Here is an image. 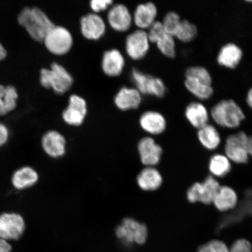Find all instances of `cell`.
<instances>
[{"instance_id": "6da1fadb", "label": "cell", "mask_w": 252, "mask_h": 252, "mask_svg": "<svg viewBox=\"0 0 252 252\" xmlns=\"http://www.w3.org/2000/svg\"><path fill=\"white\" fill-rule=\"evenodd\" d=\"M19 24L36 42H43L46 34L55 26L45 12L38 7H25L17 17Z\"/></svg>"}, {"instance_id": "7a4b0ae2", "label": "cell", "mask_w": 252, "mask_h": 252, "mask_svg": "<svg viewBox=\"0 0 252 252\" xmlns=\"http://www.w3.org/2000/svg\"><path fill=\"white\" fill-rule=\"evenodd\" d=\"M40 83L47 89L63 94L70 89L73 84V78L62 65L53 63L50 68H44L40 70Z\"/></svg>"}, {"instance_id": "3957f363", "label": "cell", "mask_w": 252, "mask_h": 252, "mask_svg": "<svg viewBox=\"0 0 252 252\" xmlns=\"http://www.w3.org/2000/svg\"><path fill=\"white\" fill-rule=\"evenodd\" d=\"M213 121L222 127H239L245 118L241 106L232 99L222 100L216 104L211 110Z\"/></svg>"}, {"instance_id": "277c9868", "label": "cell", "mask_w": 252, "mask_h": 252, "mask_svg": "<svg viewBox=\"0 0 252 252\" xmlns=\"http://www.w3.org/2000/svg\"><path fill=\"white\" fill-rule=\"evenodd\" d=\"M115 234L119 240L126 246L141 245L146 243L149 231L145 223L127 217L123 220L121 224L116 227Z\"/></svg>"}, {"instance_id": "5b68a950", "label": "cell", "mask_w": 252, "mask_h": 252, "mask_svg": "<svg viewBox=\"0 0 252 252\" xmlns=\"http://www.w3.org/2000/svg\"><path fill=\"white\" fill-rule=\"evenodd\" d=\"M43 42L49 52L56 56H63L70 51L73 45V37L67 28L55 25L46 34Z\"/></svg>"}, {"instance_id": "8992f818", "label": "cell", "mask_w": 252, "mask_h": 252, "mask_svg": "<svg viewBox=\"0 0 252 252\" xmlns=\"http://www.w3.org/2000/svg\"><path fill=\"white\" fill-rule=\"evenodd\" d=\"M26 223L21 214L15 212L0 214V238L8 242L18 241L24 235Z\"/></svg>"}, {"instance_id": "52a82bcc", "label": "cell", "mask_w": 252, "mask_h": 252, "mask_svg": "<svg viewBox=\"0 0 252 252\" xmlns=\"http://www.w3.org/2000/svg\"><path fill=\"white\" fill-rule=\"evenodd\" d=\"M220 187L215 178L209 176L203 183H195L188 189V199L190 203H212Z\"/></svg>"}, {"instance_id": "ba28073f", "label": "cell", "mask_w": 252, "mask_h": 252, "mask_svg": "<svg viewBox=\"0 0 252 252\" xmlns=\"http://www.w3.org/2000/svg\"><path fill=\"white\" fill-rule=\"evenodd\" d=\"M248 135L244 131L230 135L226 139L225 151L228 158L236 163L248 162L249 155L247 150Z\"/></svg>"}, {"instance_id": "9c48e42d", "label": "cell", "mask_w": 252, "mask_h": 252, "mask_svg": "<svg viewBox=\"0 0 252 252\" xmlns=\"http://www.w3.org/2000/svg\"><path fill=\"white\" fill-rule=\"evenodd\" d=\"M150 42L147 32L143 30H137L127 37L126 50L127 55L134 61L143 59L149 51Z\"/></svg>"}, {"instance_id": "30bf717a", "label": "cell", "mask_w": 252, "mask_h": 252, "mask_svg": "<svg viewBox=\"0 0 252 252\" xmlns=\"http://www.w3.org/2000/svg\"><path fill=\"white\" fill-rule=\"evenodd\" d=\"M87 112L86 100L77 94H72L67 108L62 113V118L69 126H80L83 124Z\"/></svg>"}, {"instance_id": "8fae6325", "label": "cell", "mask_w": 252, "mask_h": 252, "mask_svg": "<svg viewBox=\"0 0 252 252\" xmlns=\"http://www.w3.org/2000/svg\"><path fill=\"white\" fill-rule=\"evenodd\" d=\"M41 146L47 156L57 159L65 155L67 142L64 135L60 132L50 130L43 134Z\"/></svg>"}, {"instance_id": "7c38bea8", "label": "cell", "mask_w": 252, "mask_h": 252, "mask_svg": "<svg viewBox=\"0 0 252 252\" xmlns=\"http://www.w3.org/2000/svg\"><path fill=\"white\" fill-rule=\"evenodd\" d=\"M137 149L141 162L146 167H154L159 163L162 149L152 137H146L138 142Z\"/></svg>"}, {"instance_id": "4fadbf2b", "label": "cell", "mask_w": 252, "mask_h": 252, "mask_svg": "<svg viewBox=\"0 0 252 252\" xmlns=\"http://www.w3.org/2000/svg\"><path fill=\"white\" fill-rule=\"evenodd\" d=\"M81 33L88 40H98L105 33L106 27L103 18L97 14L90 13L80 20Z\"/></svg>"}, {"instance_id": "5bb4252c", "label": "cell", "mask_w": 252, "mask_h": 252, "mask_svg": "<svg viewBox=\"0 0 252 252\" xmlns=\"http://www.w3.org/2000/svg\"><path fill=\"white\" fill-rule=\"evenodd\" d=\"M107 18L110 27L121 32L130 29L133 22V15L128 8L123 4L112 5L108 11Z\"/></svg>"}, {"instance_id": "9a60e30c", "label": "cell", "mask_w": 252, "mask_h": 252, "mask_svg": "<svg viewBox=\"0 0 252 252\" xmlns=\"http://www.w3.org/2000/svg\"><path fill=\"white\" fill-rule=\"evenodd\" d=\"M136 89L141 94H150L157 97L165 95L166 88L163 81L158 77L142 73L137 75L134 81Z\"/></svg>"}, {"instance_id": "2e32d148", "label": "cell", "mask_w": 252, "mask_h": 252, "mask_svg": "<svg viewBox=\"0 0 252 252\" xmlns=\"http://www.w3.org/2000/svg\"><path fill=\"white\" fill-rule=\"evenodd\" d=\"M39 179V173L32 167L23 166L11 176V184L16 190L23 191L34 187Z\"/></svg>"}, {"instance_id": "e0dca14e", "label": "cell", "mask_w": 252, "mask_h": 252, "mask_svg": "<svg viewBox=\"0 0 252 252\" xmlns=\"http://www.w3.org/2000/svg\"><path fill=\"white\" fill-rule=\"evenodd\" d=\"M125 65L124 57L118 49H110L103 53L102 68L108 76H119L124 70Z\"/></svg>"}, {"instance_id": "ac0fdd59", "label": "cell", "mask_w": 252, "mask_h": 252, "mask_svg": "<svg viewBox=\"0 0 252 252\" xmlns=\"http://www.w3.org/2000/svg\"><path fill=\"white\" fill-rule=\"evenodd\" d=\"M158 14L157 6L152 2H148L137 5L135 8L133 20L140 30L149 28L156 21Z\"/></svg>"}, {"instance_id": "d6986e66", "label": "cell", "mask_w": 252, "mask_h": 252, "mask_svg": "<svg viewBox=\"0 0 252 252\" xmlns=\"http://www.w3.org/2000/svg\"><path fill=\"white\" fill-rule=\"evenodd\" d=\"M142 101L141 94L136 88L123 87L116 94L115 104L121 110L137 109Z\"/></svg>"}, {"instance_id": "ffe728a7", "label": "cell", "mask_w": 252, "mask_h": 252, "mask_svg": "<svg viewBox=\"0 0 252 252\" xmlns=\"http://www.w3.org/2000/svg\"><path fill=\"white\" fill-rule=\"evenodd\" d=\"M243 58L240 47L234 43H228L221 47L217 56V62L223 67L234 69L239 64Z\"/></svg>"}, {"instance_id": "44dd1931", "label": "cell", "mask_w": 252, "mask_h": 252, "mask_svg": "<svg viewBox=\"0 0 252 252\" xmlns=\"http://www.w3.org/2000/svg\"><path fill=\"white\" fill-rule=\"evenodd\" d=\"M140 125L143 130L152 135L163 133L166 127V119L161 113L156 111L144 112L140 118Z\"/></svg>"}, {"instance_id": "7402d4cb", "label": "cell", "mask_w": 252, "mask_h": 252, "mask_svg": "<svg viewBox=\"0 0 252 252\" xmlns=\"http://www.w3.org/2000/svg\"><path fill=\"white\" fill-rule=\"evenodd\" d=\"M163 182L162 176L154 167H146L137 177V184L141 190L155 191L159 189Z\"/></svg>"}, {"instance_id": "603a6c76", "label": "cell", "mask_w": 252, "mask_h": 252, "mask_svg": "<svg viewBox=\"0 0 252 252\" xmlns=\"http://www.w3.org/2000/svg\"><path fill=\"white\" fill-rule=\"evenodd\" d=\"M185 114L189 122L195 128L199 129L209 124V112L201 103L193 102L189 103L186 108Z\"/></svg>"}, {"instance_id": "cb8c5ba5", "label": "cell", "mask_w": 252, "mask_h": 252, "mask_svg": "<svg viewBox=\"0 0 252 252\" xmlns=\"http://www.w3.org/2000/svg\"><path fill=\"white\" fill-rule=\"evenodd\" d=\"M238 195L229 187H220L213 201L214 206L220 212L234 209L238 203Z\"/></svg>"}, {"instance_id": "d4e9b609", "label": "cell", "mask_w": 252, "mask_h": 252, "mask_svg": "<svg viewBox=\"0 0 252 252\" xmlns=\"http://www.w3.org/2000/svg\"><path fill=\"white\" fill-rule=\"evenodd\" d=\"M18 98V91L14 86L0 84V116L13 111L17 107Z\"/></svg>"}, {"instance_id": "484cf974", "label": "cell", "mask_w": 252, "mask_h": 252, "mask_svg": "<svg viewBox=\"0 0 252 252\" xmlns=\"http://www.w3.org/2000/svg\"><path fill=\"white\" fill-rule=\"evenodd\" d=\"M197 135L198 140L206 149L213 150L219 146L220 143V135L213 125L207 124L198 129Z\"/></svg>"}, {"instance_id": "4316f807", "label": "cell", "mask_w": 252, "mask_h": 252, "mask_svg": "<svg viewBox=\"0 0 252 252\" xmlns=\"http://www.w3.org/2000/svg\"><path fill=\"white\" fill-rule=\"evenodd\" d=\"M184 84L189 92L198 99L205 100L210 99L213 96L214 90L210 85L191 78H186Z\"/></svg>"}, {"instance_id": "83f0119b", "label": "cell", "mask_w": 252, "mask_h": 252, "mask_svg": "<svg viewBox=\"0 0 252 252\" xmlns=\"http://www.w3.org/2000/svg\"><path fill=\"white\" fill-rule=\"evenodd\" d=\"M231 169V160L226 156L217 154L210 159L209 170L214 176L223 177L228 174Z\"/></svg>"}, {"instance_id": "f1b7e54d", "label": "cell", "mask_w": 252, "mask_h": 252, "mask_svg": "<svg viewBox=\"0 0 252 252\" xmlns=\"http://www.w3.org/2000/svg\"><path fill=\"white\" fill-rule=\"evenodd\" d=\"M156 44L159 51L167 58L173 59L176 56V43L174 36L166 32L157 40Z\"/></svg>"}, {"instance_id": "f546056e", "label": "cell", "mask_w": 252, "mask_h": 252, "mask_svg": "<svg viewBox=\"0 0 252 252\" xmlns=\"http://www.w3.org/2000/svg\"><path fill=\"white\" fill-rule=\"evenodd\" d=\"M197 29L196 25L188 20H182L175 37L182 42L188 43L196 37Z\"/></svg>"}, {"instance_id": "4dcf8cb0", "label": "cell", "mask_w": 252, "mask_h": 252, "mask_svg": "<svg viewBox=\"0 0 252 252\" xmlns=\"http://www.w3.org/2000/svg\"><path fill=\"white\" fill-rule=\"evenodd\" d=\"M186 78H191L212 86L213 79L210 72L201 66H191L185 72Z\"/></svg>"}, {"instance_id": "1f68e13d", "label": "cell", "mask_w": 252, "mask_h": 252, "mask_svg": "<svg viewBox=\"0 0 252 252\" xmlns=\"http://www.w3.org/2000/svg\"><path fill=\"white\" fill-rule=\"evenodd\" d=\"M181 21L180 16L178 13L171 11L165 15L162 24L166 32L175 37Z\"/></svg>"}, {"instance_id": "d6a6232c", "label": "cell", "mask_w": 252, "mask_h": 252, "mask_svg": "<svg viewBox=\"0 0 252 252\" xmlns=\"http://www.w3.org/2000/svg\"><path fill=\"white\" fill-rule=\"evenodd\" d=\"M147 32L150 43H156L166 32L163 28L162 22L156 21L149 28V31Z\"/></svg>"}, {"instance_id": "836d02e7", "label": "cell", "mask_w": 252, "mask_h": 252, "mask_svg": "<svg viewBox=\"0 0 252 252\" xmlns=\"http://www.w3.org/2000/svg\"><path fill=\"white\" fill-rule=\"evenodd\" d=\"M229 250L230 252H252V247L247 239H241L235 241Z\"/></svg>"}, {"instance_id": "e575fe53", "label": "cell", "mask_w": 252, "mask_h": 252, "mask_svg": "<svg viewBox=\"0 0 252 252\" xmlns=\"http://www.w3.org/2000/svg\"><path fill=\"white\" fill-rule=\"evenodd\" d=\"M113 1L111 0H92L90 2V5L94 13L106 10L109 6L112 5Z\"/></svg>"}, {"instance_id": "d590c367", "label": "cell", "mask_w": 252, "mask_h": 252, "mask_svg": "<svg viewBox=\"0 0 252 252\" xmlns=\"http://www.w3.org/2000/svg\"><path fill=\"white\" fill-rule=\"evenodd\" d=\"M9 130L7 126L0 123V148L4 146L9 139Z\"/></svg>"}, {"instance_id": "8d00e7d4", "label": "cell", "mask_w": 252, "mask_h": 252, "mask_svg": "<svg viewBox=\"0 0 252 252\" xmlns=\"http://www.w3.org/2000/svg\"><path fill=\"white\" fill-rule=\"evenodd\" d=\"M210 242L215 249L216 252H230L229 248L224 242L219 240H213Z\"/></svg>"}, {"instance_id": "74e56055", "label": "cell", "mask_w": 252, "mask_h": 252, "mask_svg": "<svg viewBox=\"0 0 252 252\" xmlns=\"http://www.w3.org/2000/svg\"><path fill=\"white\" fill-rule=\"evenodd\" d=\"M12 246L9 242L0 238V252H11Z\"/></svg>"}, {"instance_id": "f35d334b", "label": "cell", "mask_w": 252, "mask_h": 252, "mask_svg": "<svg viewBox=\"0 0 252 252\" xmlns=\"http://www.w3.org/2000/svg\"><path fill=\"white\" fill-rule=\"evenodd\" d=\"M198 252H216V251L211 242H209L206 244L201 246L198 248Z\"/></svg>"}, {"instance_id": "ab89813d", "label": "cell", "mask_w": 252, "mask_h": 252, "mask_svg": "<svg viewBox=\"0 0 252 252\" xmlns=\"http://www.w3.org/2000/svg\"><path fill=\"white\" fill-rule=\"evenodd\" d=\"M7 55V52L4 46L0 42V61H3Z\"/></svg>"}, {"instance_id": "60d3db41", "label": "cell", "mask_w": 252, "mask_h": 252, "mask_svg": "<svg viewBox=\"0 0 252 252\" xmlns=\"http://www.w3.org/2000/svg\"><path fill=\"white\" fill-rule=\"evenodd\" d=\"M247 102L248 106L252 109V88L248 91L247 96Z\"/></svg>"}, {"instance_id": "b9f144b4", "label": "cell", "mask_w": 252, "mask_h": 252, "mask_svg": "<svg viewBox=\"0 0 252 252\" xmlns=\"http://www.w3.org/2000/svg\"><path fill=\"white\" fill-rule=\"evenodd\" d=\"M247 150L249 156L252 157V136H249Z\"/></svg>"}]
</instances>
